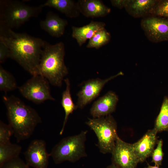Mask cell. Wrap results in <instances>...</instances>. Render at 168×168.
Listing matches in <instances>:
<instances>
[{
    "label": "cell",
    "instance_id": "6da1fadb",
    "mask_svg": "<svg viewBox=\"0 0 168 168\" xmlns=\"http://www.w3.org/2000/svg\"><path fill=\"white\" fill-rule=\"evenodd\" d=\"M0 41L9 48L10 58L32 76L39 75V66L45 41L0 25Z\"/></svg>",
    "mask_w": 168,
    "mask_h": 168
},
{
    "label": "cell",
    "instance_id": "7a4b0ae2",
    "mask_svg": "<svg viewBox=\"0 0 168 168\" xmlns=\"http://www.w3.org/2000/svg\"><path fill=\"white\" fill-rule=\"evenodd\" d=\"M9 124L13 129L17 142L29 138L37 126L41 123V117L34 108L13 95L3 96Z\"/></svg>",
    "mask_w": 168,
    "mask_h": 168
},
{
    "label": "cell",
    "instance_id": "3957f363",
    "mask_svg": "<svg viewBox=\"0 0 168 168\" xmlns=\"http://www.w3.org/2000/svg\"><path fill=\"white\" fill-rule=\"evenodd\" d=\"M65 46L62 42L52 45L44 41L39 66V74L53 86L61 87L68 74L65 64Z\"/></svg>",
    "mask_w": 168,
    "mask_h": 168
},
{
    "label": "cell",
    "instance_id": "277c9868",
    "mask_svg": "<svg viewBox=\"0 0 168 168\" xmlns=\"http://www.w3.org/2000/svg\"><path fill=\"white\" fill-rule=\"evenodd\" d=\"M44 7L43 4L32 6L18 0H0V25L11 29L18 28L37 16Z\"/></svg>",
    "mask_w": 168,
    "mask_h": 168
},
{
    "label": "cell",
    "instance_id": "5b68a950",
    "mask_svg": "<svg viewBox=\"0 0 168 168\" xmlns=\"http://www.w3.org/2000/svg\"><path fill=\"white\" fill-rule=\"evenodd\" d=\"M87 132V130L82 131L77 134L62 139L49 153L54 162L56 164L65 161L74 163L86 157L85 142Z\"/></svg>",
    "mask_w": 168,
    "mask_h": 168
},
{
    "label": "cell",
    "instance_id": "8992f818",
    "mask_svg": "<svg viewBox=\"0 0 168 168\" xmlns=\"http://www.w3.org/2000/svg\"><path fill=\"white\" fill-rule=\"evenodd\" d=\"M86 124L96 136L100 152L103 154L111 153L118 136L117 123L112 116L111 114L100 118H89Z\"/></svg>",
    "mask_w": 168,
    "mask_h": 168
},
{
    "label": "cell",
    "instance_id": "52a82bcc",
    "mask_svg": "<svg viewBox=\"0 0 168 168\" xmlns=\"http://www.w3.org/2000/svg\"><path fill=\"white\" fill-rule=\"evenodd\" d=\"M49 83L43 76L37 75L32 76L17 89L24 97L39 104L46 100H55L51 95Z\"/></svg>",
    "mask_w": 168,
    "mask_h": 168
},
{
    "label": "cell",
    "instance_id": "ba28073f",
    "mask_svg": "<svg viewBox=\"0 0 168 168\" xmlns=\"http://www.w3.org/2000/svg\"><path fill=\"white\" fill-rule=\"evenodd\" d=\"M124 75L122 72L105 79L98 78L84 82L77 94V105L80 109L83 108L100 94L105 85L110 81Z\"/></svg>",
    "mask_w": 168,
    "mask_h": 168
},
{
    "label": "cell",
    "instance_id": "9c48e42d",
    "mask_svg": "<svg viewBox=\"0 0 168 168\" xmlns=\"http://www.w3.org/2000/svg\"><path fill=\"white\" fill-rule=\"evenodd\" d=\"M140 24L150 41L156 43L168 41V19L151 16L142 18Z\"/></svg>",
    "mask_w": 168,
    "mask_h": 168
},
{
    "label": "cell",
    "instance_id": "30bf717a",
    "mask_svg": "<svg viewBox=\"0 0 168 168\" xmlns=\"http://www.w3.org/2000/svg\"><path fill=\"white\" fill-rule=\"evenodd\" d=\"M111 154L112 163L119 168H136L139 163L132 144L124 141L119 136Z\"/></svg>",
    "mask_w": 168,
    "mask_h": 168
},
{
    "label": "cell",
    "instance_id": "8fae6325",
    "mask_svg": "<svg viewBox=\"0 0 168 168\" xmlns=\"http://www.w3.org/2000/svg\"><path fill=\"white\" fill-rule=\"evenodd\" d=\"M26 164L34 168H47L50 156L45 142L41 139L32 140L24 153Z\"/></svg>",
    "mask_w": 168,
    "mask_h": 168
},
{
    "label": "cell",
    "instance_id": "7c38bea8",
    "mask_svg": "<svg viewBox=\"0 0 168 168\" xmlns=\"http://www.w3.org/2000/svg\"><path fill=\"white\" fill-rule=\"evenodd\" d=\"M118 101L116 93L109 91L94 102L90 109V114L93 118L111 115L115 111Z\"/></svg>",
    "mask_w": 168,
    "mask_h": 168
},
{
    "label": "cell",
    "instance_id": "4fadbf2b",
    "mask_svg": "<svg viewBox=\"0 0 168 168\" xmlns=\"http://www.w3.org/2000/svg\"><path fill=\"white\" fill-rule=\"evenodd\" d=\"M157 133L154 128L149 130L141 138L132 144L139 162L144 161L147 158L151 156L157 142Z\"/></svg>",
    "mask_w": 168,
    "mask_h": 168
},
{
    "label": "cell",
    "instance_id": "5bb4252c",
    "mask_svg": "<svg viewBox=\"0 0 168 168\" xmlns=\"http://www.w3.org/2000/svg\"><path fill=\"white\" fill-rule=\"evenodd\" d=\"M158 0H127L124 8L130 16L142 19L152 16Z\"/></svg>",
    "mask_w": 168,
    "mask_h": 168
},
{
    "label": "cell",
    "instance_id": "9a60e30c",
    "mask_svg": "<svg viewBox=\"0 0 168 168\" xmlns=\"http://www.w3.org/2000/svg\"><path fill=\"white\" fill-rule=\"evenodd\" d=\"M68 24L67 20L60 17L51 11L48 12L45 19L40 22V26L42 29L52 36L57 38L60 37L63 34Z\"/></svg>",
    "mask_w": 168,
    "mask_h": 168
},
{
    "label": "cell",
    "instance_id": "2e32d148",
    "mask_svg": "<svg viewBox=\"0 0 168 168\" xmlns=\"http://www.w3.org/2000/svg\"><path fill=\"white\" fill-rule=\"evenodd\" d=\"M77 2L81 13L88 18L103 17L111 11L101 0H79Z\"/></svg>",
    "mask_w": 168,
    "mask_h": 168
},
{
    "label": "cell",
    "instance_id": "e0dca14e",
    "mask_svg": "<svg viewBox=\"0 0 168 168\" xmlns=\"http://www.w3.org/2000/svg\"><path fill=\"white\" fill-rule=\"evenodd\" d=\"M103 22L91 21L88 24L81 27H72V36L82 46L88 39H90L99 30L105 28Z\"/></svg>",
    "mask_w": 168,
    "mask_h": 168
},
{
    "label": "cell",
    "instance_id": "ac0fdd59",
    "mask_svg": "<svg viewBox=\"0 0 168 168\" xmlns=\"http://www.w3.org/2000/svg\"><path fill=\"white\" fill-rule=\"evenodd\" d=\"M44 7H53L70 18H76L81 13L77 2L72 0H48Z\"/></svg>",
    "mask_w": 168,
    "mask_h": 168
},
{
    "label": "cell",
    "instance_id": "d6986e66",
    "mask_svg": "<svg viewBox=\"0 0 168 168\" xmlns=\"http://www.w3.org/2000/svg\"><path fill=\"white\" fill-rule=\"evenodd\" d=\"M66 84V88L63 92L61 100V105L65 112V117L62 128L59 134L63 133L69 116L78 107L73 102L70 92V83L69 79L67 78L64 79Z\"/></svg>",
    "mask_w": 168,
    "mask_h": 168
},
{
    "label": "cell",
    "instance_id": "ffe728a7",
    "mask_svg": "<svg viewBox=\"0 0 168 168\" xmlns=\"http://www.w3.org/2000/svg\"><path fill=\"white\" fill-rule=\"evenodd\" d=\"M21 147L17 144L9 143L0 144V166L8 161L19 157Z\"/></svg>",
    "mask_w": 168,
    "mask_h": 168
},
{
    "label": "cell",
    "instance_id": "44dd1931",
    "mask_svg": "<svg viewBox=\"0 0 168 168\" xmlns=\"http://www.w3.org/2000/svg\"><path fill=\"white\" fill-rule=\"evenodd\" d=\"M154 128L158 133L168 131V96H164Z\"/></svg>",
    "mask_w": 168,
    "mask_h": 168
},
{
    "label": "cell",
    "instance_id": "7402d4cb",
    "mask_svg": "<svg viewBox=\"0 0 168 168\" xmlns=\"http://www.w3.org/2000/svg\"><path fill=\"white\" fill-rule=\"evenodd\" d=\"M18 87L14 76L0 65V91L7 93L8 91L18 88Z\"/></svg>",
    "mask_w": 168,
    "mask_h": 168
},
{
    "label": "cell",
    "instance_id": "603a6c76",
    "mask_svg": "<svg viewBox=\"0 0 168 168\" xmlns=\"http://www.w3.org/2000/svg\"><path fill=\"white\" fill-rule=\"evenodd\" d=\"M111 35L105 28L97 32L90 39L86 48H95L99 49L102 46L108 44L111 39Z\"/></svg>",
    "mask_w": 168,
    "mask_h": 168
},
{
    "label": "cell",
    "instance_id": "cb8c5ba5",
    "mask_svg": "<svg viewBox=\"0 0 168 168\" xmlns=\"http://www.w3.org/2000/svg\"><path fill=\"white\" fill-rule=\"evenodd\" d=\"M14 135L12 128L8 124L0 121V144L10 142V138Z\"/></svg>",
    "mask_w": 168,
    "mask_h": 168
},
{
    "label": "cell",
    "instance_id": "d4e9b609",
    "mask_svg": "<svg viewBox=\"0 0 168 168\" xmlns=\"http://www.w3.org/2000/svg\"><path fill=\"white\" fill-rule=\"evenodd\" d=\"M163 141L162 139L158 140L157 146L152 153V162H153L155 166L160 167L162 165L164 154L162 150Z\"/></svg>",
    "mask_w": 168,
    "mask_h": 168
},
{
    "label": "cell",
    "instance_id": "484cf974",
    "mask_svg": "<svg viewBox=\"0 0 168 168\" xmlns=\"http://www.w3.org/2000/svg\"><path fill=\"white\" fill-rule=\"evenodd\" d=\"M152 16L168 19V0H158Z\"/></svg>",
    "mask_w": 168,
    "mask_h": 168
},
{
    "label": "cell",
    "instance_id": "4316f807",
    "mask_svg": "<svg viewBox=\"0 0 168 168\" xmlns=\"http://www.w3.org/2000/svg\"><path fill=\"white\" fill-rule=\"evenodd\" d=\"M0 168H30L20 157L12 159L3 164Z\"/></svg>",
    "mask_w": 168,
    "mask_h": 168
},
{
    "label": "cell",
    "instance_id": "83f0119b",
    "mask_svg": "<svg viewBox=\"0 0 168 168\" xmlns=\"http://www.w3.org/2000/svg\"><path fill=\"white\" fill-rule=\"evenodd\" d=\"M10 50L7 46L0 41V63H4L6 59L10 58Z\"/></svg>",
    "mask_w": 168,
    "mask_h": 168
},
{
    "label": "cell",
    "instance_id": "f1b7e54d",
    "mask_svg": "<svg viewBox=\"0 0 168 168\" xmlns=\"http://www.w3.org/2000/svg\"><path fill=\"white\" fill-rule=\"evenodd\" d=\"M127 0H111V5L114 7L121 9L124 7Z\"/></svg>",
    "mask_w": 168,
    "mask_h": 168
},
{
    "label": "cell",
    "instance_id": "f546056e",
    "mask_svg": "<svg viewBox=\"0 0 168 168\" xmlns=\"http://www.w3.org/2000/svg\"><path fill=\"white\" fill-rule=\"evenodd\" d=\"M106 168H119L114 164L112 163L111 164L108 166Z\"/></svg>",
    "mask_w": 168,
    "mask_h": 168
},
{
    "label": "cell",
    "instance_id": "4dcf8cb0",
    "mask_svg": "<svg viewBox=\"0 0 168 168\" xmlns=\"http://www.w3.org/2000/svg\"><path fill=\"white\" fill-rule=\"evenodd\" d=\"M144 168H161L160 167H158L156 166H151L149 165V164H148L147 166V167H146Z\"/></svg>",
    "mask_w": 168,
    "mask_h": 168
}]
</instances>
